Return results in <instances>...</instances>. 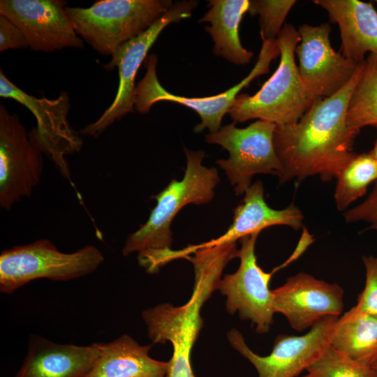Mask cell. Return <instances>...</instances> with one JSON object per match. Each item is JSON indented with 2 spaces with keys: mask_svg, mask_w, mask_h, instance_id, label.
I'll return each instance as SVG.
<instances>
[{
  "mask_svg": "<svg viewBox=\"0 0 377 377\" xmlns=\"http://www.w3.org/2000/svg\"><path fill=\"white\" fill-rule=\"evenodd\" d=\"M170 0H101L88 8L66 7L73 29L96 51L112 55L172 7Z\"/></svg>",
  "mask_w": 377,
  "mask_h": 377,
  "instance_id": "cell-4",
  "label": "cell"
},
{
  "mask_svg": "<svg viewBox=\"0 0 377 377\" xmlns=\"http://www.w3.org/2000/svg\"><path fill=\"white\" fill-rule=\"evenodd\" d=\"M209 9L199 22H209L205 27L214 42L213 52L235 65H246L253 53L244 48L239 38V24L248 12L249 0H210Z\"/></svg>",
  "mask_w": 377,
  "mask_h": 377,
  "instance_id": "cell-20",
  "label": "cell"
},
{
  "mask_svg": "<svg viewBox=\"0 0 377 377\" xmlns=\"http://www.w3.org/2000/svg\"><path fill=\"white\" fill-rule=\"evenodd\" d=\"M336 179L335 205L338 210L345 211L366 193L371 183L377 181V162L370 152L356 154Z\"/></svg>",
  "mask_w": 377,
  "mask_h": 377,
  "instance_id": "cell-23",
  "label": "cell"
},
{
  "mask_svg": "<svg viewBox=\"0 0 377 377\" xmlns=\"http://www.w3.org/2000/svg\"><path fill=\"white\" fill-rule=\"evenodd\" d=\"M236 122L221 127L217 132L205 135L211 144L227 150L229 157L219 159L237 195L244 194L257 174H269L278 177L282 165L274 145L276 124L256 120L245 128H237Z\"/></svg>",
  "mask_w": 377,
  "mask_h": 377,
  "instance_id": "cell-7",
  "label": "cell"
},
{
  "mask_svg": "<svg viewBox=\"0 0 377 377\" xmlns=\"http://www.w3.org/2000/svg\"><path fill=\"white\" fill-rule=\"evenodd\" d=\"M186 166L181 180H172L154 198L156 206L147 221L126 239L123 255L138 253L139 264L147 272L155 273L172 261L174 250L171 223L177 213L186 205H200L209 202L214 188L219 183L218 171L202 165L203 151L184 149Z\"/></svg>",
  "mask_w": 377,
  "mask_h": 377,
  "instance_id": "cell-2",
  "label": "cell"
},
{
  "mask_svg": "<svg viewBox=\"0 0 377 377\" xmlns=\"http://www.w3.org/2000/svg\"><path fill=\"white\" fill-rule=\"evenodd\" d=\"M369 229H373V230H377V221L371 223Z\"/></svg>",
  "mask_w": 377,
  "mask_h": 377,
  "instance_id": "cell-32",
  "label": "cell"
},
{
  "mask_svg": "<svg viewBox=\"0 0 377 377\" xmlns=\"http://www.w3.org/2000/svg\"><path fill=\"white\" fill-rule=\"evenodd\" d=\"M104 262L95 246L85 245L72 253L60 251L49 239L15 246L0 254V292L10 295L39 279L68 281L88 275Z\"/></svg>",
  "mask_w": 377,
  "mask_h": 377,
  "instance_id": "cell-5",
  "label": "cell"
},
{
  "mask_svg": "<svg viewBox=\"0 0 377 377\" xmlns=\"http://www.w3.org/2000/svg\"><path fill=\"white\" fill-rule=\"evenodd\" d=\"M303 377H376L371 367L358 363L329 346Z\"/></svg>",
  "mask_w": 377,
  "mask_h": 377,
  "instance_id": "cell-25",
  "label": "cell"
},
{
  "mask_svg": "<svg viewBox=\"0 0 377 377\" xmlns=\"http://www.w3.org/2000/svg\"><path fill=\"white\" fill-rule=\"evenodd\" d=\"M303 219L302 211L293 203L282 209L271 208L265 200L263 182L258 180L245 191L243 200L234 209L232 222L224 234L209 242L188 246L184 251L190 255L198 249L235 243L274 226H286L299 230L303 226Z\"/></svg>",
  "mask_w": 377,
  "mask_h": 377,
  "instance_id": "cell-16",
  "label": "cell"
},
{
  "mask_svg": "<svg viewBox=\"0 0 377 377\" xmlns=\"http://www.w3.org/2000/svg\"><path fill=\"white\" fill-rule=\"evenodd\" d=\"M43 151L31 139L18 115L0 105V207L9 210L38 184Z\"/></svg>",
  "mask_w": 377,
  "mask_h": 377,
  "instance_id": "cell-10",
  "label": "cell"
},
{
  "mask_svg": "<svg viewBox=\"0 0 377 377\" xmlns=\"http://www.w3.org/2000/svg\"><path fill=\"white\" fill-rule=\"evenodd\" d=\"M362 260L365 267V286L358 295L356 305L350 310L377 316V257L363 256Z\"/></svg>",
  "mask_w": 377,
  "mask_h": 377,
  "instance_id": "cell-27",
  "label": "cell"
},
{
  "mask_svg": "<svg viewBox=\"0 0 377 377\" xmlns=\"http://www.w3.org/2000/svg\"><path fill=\"white\" fill-rule=\"evenodd\" d=\"M28 47V41L22 30L8 17L0 15V52Z\"/></svg>",
  "mask_w": 377,
  "mask_h": 377,
  "instance_id": "cell-29",
  "label": "cell"
},
{
  "mask_svg": "<svg viewBox=\"0 0 377 377\" xmlns=\"http://www.w3.org/2000/svg\"><path fill=\"white\" fill-rule=\"evenodd\" d=\"M100 350L101 343L63 344L31 335L27 353L15 377H84Z\"/></svg>",
  "mask_w": 377,
  "mask_h": 377,
  "instance_id": "cell-17",
  "label": "cell"
},
{
  "mask_svg": "<svg viewBox=\"0 0 377 377\" xmlns=\"http://www.w3.org/2000/svg\"><path fill=\"white\" fill-rule=\"evenodd\" d=\"M330 31L328 23L304 24L298 28L300 42L295 50L298 71L306 89L316 99L339 91L351 80L359 64L332 48Z\"/></svg>",
  "mask_w": 377,
  "mask_h": 377,
  "instance_id": "cell-13",
  "label": "cell"
},
{
  "mask_svg": "<svg viewBox=\"0 0 377 377\" xmlns=\"http://www.w3.org/2000/svg\"><path fill=\"white\" fill-rule=\"evenodd\" d=\"M275 313L283 315L297 332L311 328L328 316L339 317L343 310V290L337 283H330L305 273L288 278L272 290Z\"/></svg>",
  "mask_w": 377,
  "mask_h": 377,
  "instance_id": "cell-15",
  "label": "cell"
},
{
  "mask_svg": "<svg viewBox=\"0 0 377 377\" xmlns=\"http://www.w3.org/2000/svg\"><path fill=\"white\" fill-rule=\"evenodd\" d=\"M256 233L240 239L238 257L240 264L233 274H226L219 281L218 289L226 297V309L238 312L239 317L249 320L259 334L267 333L275 313L272 290L269 285L272 272H265L257 263Z\"/></svg>",
  "mask_w": 377,
  "mask_h": 377,
  "instance_id": "cell-12",
  "label": "cell"
},
{
  "mask_svg": "<svg viewBox=\"0 0 377 377\" xmlns=\"http://www.w3.org/2000/svg\"><path fill=\"white\" fill-rule=\"evenodd\" d=\"M276 42L280 51L277 68L255 94L237 96L228 112L234 122L256 119L276 126L292 124L318 100L304 85L295 61L300 42L298 30L291 24H285Z\"/></svg>",
  "mask_w": 377,
  "mask_h": 377,
  "instance_id": "cell-3",
  "label": "cell"
},
{
  "mask_svg": "<svg viewBox=\"0 0 377 377\" xmlns=\"http://www.w3.org/2000/svg\"><path fill=\"white\" fill-rule=\"evenodd\" d=\"M364 61L339 91L316 100L297 122L276 126L274 145L282 165L279 183L300 184L316 175L330 182L356 154L353 145L360 131L347 124L346 112Z\"/></svg>",
  "mask_w": 377,
  "mask_h": 377,
  "instance_id": "cell-1",
  "label": "cell"
},
{
  "mask_svg": "<svg viewBox=\"0 0 377 377\" xmlns=\"http://www.w3.org/2000/svg\"><path fill=\"white\" fill-rule=\"evenodd\" d=\"M198 4V1L193 0L174 3L147 31L125 43L112 55L111 61L105 67L107 70L118 68L117 94L103 114L80 131L82 135L98 137L116 120L133 111L135 76L149 49L167 26L190 17Z\"/></svg>",
  "mask_w": 377,
  "mask_h": 377,
  "instance_id": "cell-8",
  "label": "cell"
},
{
  "mask_svg": "<svg viewBox=\"0 0 377 377\" xmlns=\"http://www.w3.org/2000/svg\"><path fill=\"white\" fill-rule=\"evenodd\" d=\"M371 367L375 374V376L377 377V361Z\"/></svg>",
  "mask_w": 377,
  "mask_h": 377,
  "instance_id": "cell-31",
  "label": "cell"
},
{
  "mask_svg": "<svg viewBox=\"0 0 377 377\" xmlns=\"http://www.w3.org/2000/svg\"><path fill=\"white\" fill-rule=\"evenodd\" d=\"M374 2L377 3V0H375Z\"/></svg>",
  "mask_w": 377,
  "mask_h": 377,
  "instance_id": "cell-33",
  "label": "cell"
},
{
  "mask_svg": "<svg viewBox=\"0 0 377 377\" xmlns=\"http://www.w3.org/2000/svg\"><path fill=\"white\" fill-rule=\"evenodd\" d=\"M198 337L195 328L180 325L170 328L165 339L172 346L171 359L168 361V370L165 377H196L191 366V351Z\"/></svg>",
  "mask_w": 377,
  "mask_h": 377,
  "instance_id": "cell-24",
  "label": "cell"
},
{
  "mask_svg": "<svg viewBox=\"0 0 377 377\" xmlns=\"http://www.w3.org/2000/svg\"><path fill=\"white\" fill-rule=\"evenodd\" d=\"M339 318H323L302 336H277L272 352L266 356L251 350L238 330L232 329L227 337L231 346L254 366L258 377H297L330 346Z\"/></svg>",
  "mask_w": 377,
  "mask_h": 377,
  "instance_id": "cell-11",
  "label": "cell"
},
{
  "mask_svg": "<svg viewBox=\"0 0 377 377\" xmlns=\"http://www.w3.org/2000/svg\"><path fill=\"white\" fill-rule=\"evenodd\" d=\"M336 23L341 37L340 52L348 60L363 62L367 52L377 54V11L372 3L359 0H314Z\"/></svg>",
  "mask_w": 377,
  "mask_h": 377,
  "instance_id": "cell-18",
  "label": "cell"
},
{
  "mask_svg": "<svg viewBox=\"0 0 377 377\" xmlns=\"http://www.w3.org/2000/svg\"><path fill=\"white\" fill-rule=\"evenodd\" d=\"M297 1L251 0L248 12L259 16L262 40H274L284 26L285 20Z\"/></svg>",
  "mask_w": 377,
  "mask_h": 377,
  "instance_id": "cell-26",
  "label": "cell"
},
{
  "mask_svg": "<svg viewBox=\"0 0 377 377\" xmlns=\"http://www.w3.org/2000/svg\"><path fill=\"white\" fill-rule=\"evenodd\" d=\"M280 55L274 40H263L257 61L251 72L235 86L224 92L206 97H185L173 94L161 84L156 75L157 57L151 54L146 58L147 72L135 88L134 107L141 114L147 113L155 103L171 101L194 110L200 117V123L193 131L200 133L207 128L209 133L217 132L221 127L223 117L228 113L239 91L255 78L269 73V66Z\"/></svg>",
  "mask_w": 377,
  "mask_h": 377,
  "instance_id": "cell-6",
  "label": "cell"
},
{
  "mask_svg": "<svg viewBox=\"0 0 377 377\" xmlns=\"http://www.w3.org/2000/svg\"><path fill=\"white\" fill-rule=\"evenodd\" d=\"M150 349L128 334L101 343L99 356L84 377H165L168 362L151 358Z\"/></svg>",
  "mask_w": 377,
  "mask_h": 377,
  "instance_id": "cell-19",
  "label": "cell"
},
{
  "mask_svg": "<svg viewBox=\"0 0 377 377\" xmlns=\"http://www.w3.org/2000/svg\"><path fill=\"white\" fill-rule=\"evenodd\" d=\"M65 5L61 0H1L0 15L22 30L33 50L81 48L83 40L75 31Z\"/></svg>",
  "mask_w": 377,
  "mask_h": 377,
  "instance_id": "cell-14",
  "label": "cell"
},
{
  "mask_svg": "<svg viewBox=\"0 0 377 377\" xmlns=\"http://www.w3.org/2000/svg\"><path fill=\"white\" fill-rule=\"evenodd\" d=\"M0 96L15 100L34 114L37 124L29 132L31 139L49 155L62 176L73 186L66 156L80 151L83 140L68 122V94L61 91L54 99L34 96L13 84L1 70Z\"/></svg>",
  "mask_w": 377,
  "mask_h": 377,
  "instance_id": "cell-9",
  "label": "cell"
},
{
  "mask_svg": "<svg viewBox=\"0 0 377 377\" xmlns=\"http://www.w3.org/2000/svg\"><path fill=\"white\" fill-rule=\"evenodd\" d=\"M369 152L372 155L374 158L376 160V161L377 162V139L376 140V142L374 144V146L372 150L370 151Z\"/></svg>",
  "mask_w": 377,
  "mask_h": 377,
  "instance_id": "cell-30",
  "label": "cell"
},
{
  "mask_svg": "<svg viewBox=\"0 0 377 377\" xmlns=\"http://www.w3.org/2000/svg\"><path fill=\"white\" fill-rule=\"evenodd\" d=\"M346 223L377 221V181L368 197L360 205L343 212Z\"/></svg>",
  "mask_w": 377,
  "mask_h": 377,
  "instance_id": "cell-28",
  "label": "cell"
},
{
  "mask_svg": "<svg viewBox=\"0 0 377 377\" xmlns=\"http://www.w3.org/2000/svg\"><path fill=\"white\" fill-rule=\"evenodd\" d=\"M330 346L371 367L377 361V316L348 311L336 323Z\"/></svg>",
  "mask_w": 377,
  "mask_h": 377,
  "instance_id": "cell-21",
  "label": "cell"
},
{
  "mask_svg": "<svg viewBox=\"0 0 377 377\" xmlns=\"http://www.w3.org/2000/svg\"><path fill=\"white\" fill-rule=\"evenodd\" d=\"M347 124L357 131L367 126L377 127V54L371 53L350 97Z\"/></svg>",
  "mask_w": 377,
  "mask_h": 377,
  "instance_id": "cell-22",
  "label": "cell"
}]
</instances>
